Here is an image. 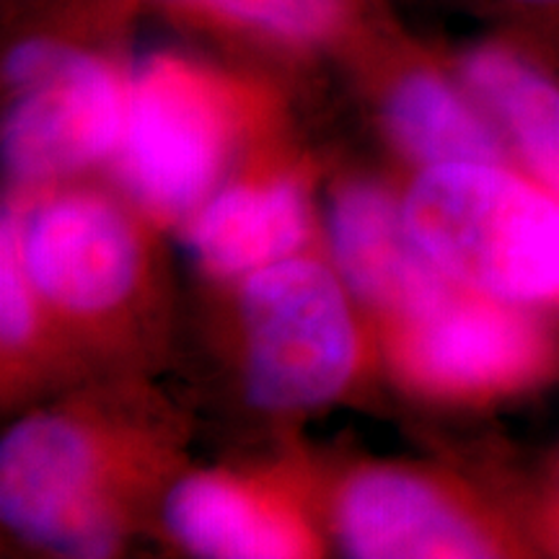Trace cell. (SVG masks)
<instances>
[{
    "mask_svg": "<svg viewBox=\"0 0 559 559\" xmlns=\"http://www.w3.org/2000/svg\"><path fill=\"white\" fill-rule=\"evenodd\" d=\"M34 298H37V288L26 272L16 218L11 215L3 221V234H0V334L9 347H16L29 337Z\"/></svg>",
    "mask_w": 559,
    "mask_h": 559,
    "instance_id": "cell-15",
    "label": "cell"
},
{
    "mask_svg": "<svg viewBox=\"0 0 559 559\" xmlns=\"http://www.w3.org/2000/svg\"><path fill=\"white\" fill-rule=\"evenodd\" d=\"M16 218L19 247L37 296L66 311H104L138 277V241L128 218L99 194L70 192Z\"/></svg>",
    "mask_w": 559,
    "mask_h": 559,
    "instance_id": "cell-6",
    "label": "cell"
},
{
    "mask_svg": "<svg viewBox=\"0 0 559 559\" xmlns=\"http://www.w3.org/2000/svg\"><path fill=\"white\" fill-rule=\"evenodd\" d=\"M337 534L360 559L492 557L495 542L477 521L402 472H368L353 479L337 506Z\"/></svg>",
    "mask_w": 559,
    "mask_h": 559,
    "instance_id": "cell-9",
    "label": "cell"
},
{
    "mask_svg": "<svg viewBox=\"0 0 559 559\" xmlns=\"http://www.w3.org/2000/svg\"><path fill=\"white\" fill-rule=\"evenodd\" d=\"M330 243L347 288L404 324L456 290L419 247L404 202L373 185H349L334 198Z\"/></svg>",
    "mask_w": 559,
    "mask_h": 559,
    "instance_id": "cell-8",
    "label": "cell"
},
{
    "mask_svg": "<svg viewBox=\"0 0 559 559\" xmlns=\"http://www.w3.org/2000/svg\"><path fill=\"white\" fill-rule=\"evenodd\" d=\"M166 523L187 549L221 559H288L309 549L296 519L223 477L179 481L166 500Z\"/></svg>",
    "mask_w": 559,
    "mask_h": 559,
    "instance_id": "cell-12",
    "label": "cell"
},
{
    "mask_svg": "<svg viewBox=\"0 0 559 559\" xmlns=\"http://www.w3.org/2000/svg\"><path fill=\"white\" fill-rule=\"evenodd\" d=\"M459 79L544 187L559 198V83L510 45L474 47Z\"/></svg>",
    "mask_w": 559,
    "mask_h": 559,
    "instance_id": "cell-13",
    "label": "cell"
},
{
    "mask_svg": "<svg viewBox=\"0 0 559 559\" xmlns=\"http://www.w3.org/2000/svg\"><path fill=\"white\" fill-rule=\"evenodd\" d=\"M383 124L394 143L425 169L445 164H506L498 122L464 83L425 62H407L389 75L381 96Z\"/></svg>",
    "mask_w": 559,
    "mask_h": 559,
    "instance_id": "cell-10",
    "label": "cell"
},
{
    "mask_svg": "<svg viewBox=\"0 0 559 559\" xmlns=\"http://www.w3.org/2000/svg\"><path fill=\"white\" fill-rule=\"evenodd\" d=\"M544 360V342L519 306L453 290L404 334V366L443 391H495L526 381Z\"/></svg>",
    "mask_w": 559,
    "mask_h": 559,
    "instance_id": "cell-7",
    "label": "cell"
},
{
    "mask_svg": "<svg viewBox=\"0 0 559 559\" xmlns=\"http://www.w3.org/2000/svg\"><path fill=\"white\" fill-rule=\"evenodd\" d=\"M309 234V202L296 181L236 185L194 210L190 247L200 264L221 277L251 272L288 260Z\"/></svg>",
    "mask_w": 559,
    "mask_h": 559,
    "instance_id": "cell-11",
    "label": "cell"
},
{
    "mask_svg": "<svg viewBox=\"0 0 559 559\" xmlns=\"http://www.w3.org/2000/svg\"><path fill=\"white\" fill-rule=\"evenodd\" d=\"M247 389L264 409L330 402L358 366V332L337 275L288 257L243 277Z\"/></svg>",
    "mask_w": 559,
    "mask_h": 559,
    "instance_id": "cell-4",
    "label": "cell"
},
{
    "mask_svg": "<svg viewBox=\"0 0 559 559\" xmlns=\"http://www.w3.org/2000/svg\"><path fill=\"white\" fill-rule=\"evenodd\" d=\"M0 513L26 542L68 557H104L117 539L94 443L62 417H29L3 438Z\"/></svg>",
    "mask_w": 559,
    "mask_h": 559,
    "instance_id": "cell-5",
    "label": "cell"
},
{
    "mask_svg": "<svg viewBox=\"0 0 559 559\" xmlns=\"http://www.w3.org/2000/svg\"><path fill=\"white\" fill-rule=\"evenodd\" d=\"M239 128V96L210 70L151 58L130 73L115 158L132 198L158 215H185L210 198Z\"/></svg>",
    "mask_w": 559,
    "mask_h": 559,
    "instance_id": "cell-3",
    "label": "cell"
},
{
    "mask_svg": "<svg viewBox=\"0 0 559 559\" xmlns=\"http://www.w3.org/2000/svg\"><path fill=\"white\" fill-rule=\"evenodd\" d=\"M510 16L523 21H544L559 24V0H492Z\"/></svg>",
    "mask_w": 559,
    "mask_h": 559,
    "instance_id": "cell-16",
    "label": "cell"
},
{
    "mask_svg": "<svg viewBox=\"0 0 559 559\" xmlns=\"http://www.w3.org/2000/svg\"><path fill=\"white\" fill-rule=\"evenodd\" d=\"M404 213L456 288L519 309L559 300V198L539 179L487 160L432 166Z\"/></svg>",
    "mask_w": 559,
    "mask_h": 559,
    "instance_id": "cell-1",
    "label": "cell"
},
{
    "mask_svg": "<svg viewBox=\"0 0 559 559\" xmlns=\"http://www.w3.org/2000/svg\"><path fill=\"white\" fill-rule=\"evenodd\" d=\"M3 158L19 181L86 169L120 148L130 73L88 47L29 34L5 50Z\"/></svg>",
    "mask_w": 559,
    "mask_h": 559,
    "instance_id": "cell-2",
    "label": "cell"
},
{
    "mask_svg": "<svg viewBox=\"0 0 559 559\" xmlns=\"http://www.w3.org/2000/svg\"><path fill=\"white\" fill-rule=\"evenodd\" d=\"M218 29L283 47H324L353 37L360 0H156Z\"/></svg>",
    "mask_w": 559,
    "mask_h": 559,
    "instance_id": "cell-14",
    "label": "cell"
}]
</instances>
